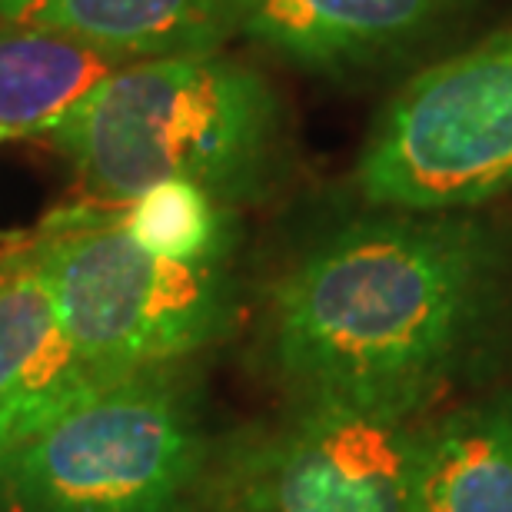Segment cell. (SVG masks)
Listing matches in <instances>:
<instances>
[{"instance_id":"1","label":"cell","mask_w":512,"mask_h":512,"mask_svg":"<svg viewBox=\"0 0 512 512\" xmlns=\"http://www.w3.org/2000/svg\"><path fill=\"white\" fill-rule=\"evenodd\" d=\"M496 283L473 220H356L306 250L273 293L270 356L296 399L409 419L479 330Z\"/></svg>"},{"instance_id":"2","label":"cell","mask_w":512,"mask_h":512,"mask_svg":"<svg viewBox=\"0 0 512 512\" xmlns=\"http://www.w3.org/2000/svg\"><path fill=\"white\" fill-rule=\"evenodd\" d=\"M280 133V100L253 67L190 54L120 67L47 140L100 207H124L163 180H190L220 203L253 200L270 180Z\"/></svg>"},{"instance_id":"3","label":"cell","mask_w":512,"mask_h":512,"mask_svg":"<svg viewBox=\"0 0 512 512\" xmlns=\"http://www.w3.org/2000/svg\"><path fill=\"white\" fill-rule=\"evenodd\" d=\"M213 449L180 366L90 389L0 449V512H197Z\"/></svg>"},{"instance_id":"4","label":"cell","mask_w":512,"mask_h":512,"mask_svg":"<svg viewBox=\"0 0 512 512\" xmlns=\"http://www.w3.org/2000/svg\"><path fill=\"white\" fill-rule=\"evenodd\" d=\"M27 250L97 383L187 363L230 323L223 263L163 260L130 240L110 207L57 213Z\"/></svg>"},{"instance_id":"5","label":"cell","mask_w":512,"mask_h":512,"mask_svg":"<svg viewBox=\"0 0 512 512\" xmlns=\"http://www.w3.org/2000/svg\"><path fill=\"white\" fill-rule=\"evenodd\" d=\"M356 183L386 210L446 213L512 183V27L423 70L389 100Z\"/></svg>"},{"instance_id":"6","label":"cell","mask_w":512,"mask_h":512,"mask_svg":"<svg viewBox=\"0 0 512 512\" xmlns=\"http://www.w3.org/2000/svg\"><path fill=\"white\" fill-rule=\"evenodd\" d=\"M419 433L380 409L300 399L283 423L213 456L217 512H409Z\"/></svg>"},{"instance_id":"7","label":"cell","mask_w":512,"mask_h":512,"mask_svg":"<svg viewBox=\"0 0 512 512\" xmlns=\"http://www.w3.org/2000/svg\"><path fill=\"white\" fill-rule=\"evenodd\" d=\"M60 320L44 270L17 250L0 260V449L97 389Z\"/></svg>"},{"instance_id":"8","label":"cell","mask_w":512,"mask_h":512,"mask_svg":"<svg viewBox=\"0 0 512 512\" xmlns=\"http://www.w3.org/2000/svg\"><path fill=\"white\" fill-rule=\"evenodd\" d=\"M463 0H237V34L290 64L343 70L423 44Z\"/></svg>"},{"instance_id":"9","label":"cell","mask_w":512,"mask_h":512,"mask_svg":"<svg viewBox=\"0 0 512 512\" xmlns=\"http://www.w3.org/2000/svg\"><path fill=\"white\" fill-rule=\"evenodd\" d=\"M0 17L77 37L127 64L217 54L237 34V0H0Z\"/></svg>"},{"instance_id":"10","label":"cell","mask_w":512,"mask_h":512,"mask_svg":"<svg viewBox=\"0 0 512 512\" xmlns=\"http://www.w3.org/2000/svg\"><path fill=\"white\" fill-rule=\"evenodd\" d=\"M409 512H512V403L459 409L419 433Z\"/></svg>"},{"instance_id":"11","label":"cell","mask_w":512,"mask_h":512,"mask_svg":"<svg viewBox=\"0 0 512 512\" xmlns=\"http://www.w3.org/2000/svg\"><path fill=\"white\" fill-rule=\"evenodd\" d=\"M127 60L57 30L0 17V130L47 137Z\"/></svg>"},{"instance_id":"12","label":"cell","mask_w":512,"mask_h":512,"mask_svg":"<svg viewBox=\"0 0 512 512\" xmlns=\"http://www.w3.org/2000/svg\"><path fill=\"white\" fill-rule=\"evenodd\" d=\"M130 240L173 263H223L233 243L227 203L190 180H163L110 207Z\"/></svg>"},{"instance_id":"13","label":"cell","mask_w":512,"mask_h":512,"mask_svg":"<svg viewBox=\"0 0 512 512\" xmlns=\"http://www.w3.org/2000/svg\"><path fill=\"white\" fill-rule=\"evenodd\" d=\"M4 137H7V133H4V130H0V140H4Z\"/></svg>"}]
</instances>
